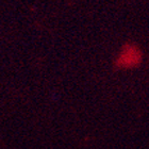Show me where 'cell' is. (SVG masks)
Masks as SVG:
<instances>
[{
  "mask_svg": "<svg viewBox=\"0 0 149 149\" xmlns=\"http://www.w3.org/2000/svg\"><path fill=\"white\" fill-rule=\"evenodd\" d=\"M143 59L142 50L132 44H127L123 46L119 56L116 60V66L119 68H134L140 66Z\"/></svg>",
  "mask_w": 149,
  "mask_h": 149,
  "instance_id": "1",
  "label": "cell"
}]
</instances>
